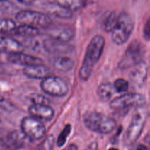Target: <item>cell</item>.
Returning a JSON list of instances; mask_svg holds the SVG:
<instances>
[{"label":"cell","instance_id":"6da1fadb","mask_svg":"<svg viewBox=\"0 0 150 150\" xmlns=\"http://www.w3.org/2000/svg\"><path fill=\"white\" fill-rule=\"evenodd\" d=\"M105 43V38L100 35H95L89 41L79 70V79L81 81H86L90 78L94 67L103 53Z\"/></svg>","mask_w":150,"mask_h":150},{"label":"cell","instance_id":"7a4b0ae2","mask_svg":"<svg viewBox=\"0 0 150 150\" xmlns=\"http://www.w3.org/2000/svg\"><path fill=\"white\" fill-rule=\"evenodd\" d=\"M149 115L148 107L145 104L136 107L130 125L124 136V144L126 146L133 144L140 137Z\"/></svg>","mask_w":150,"mask_h":150},{"label":"cell","instance_id":"3957f363","mask_svg":"<svg viewBox=\"0 0 150 150\" xmlns=\"http://www.w3.org/2000/svg\"><path fill=\"white\" fill-rule=\"evenodd\" d=\"M83 121L86 128L100 134H108L117 127L114 119L97 111L86 113L83 115Z\"/></svg>","mask_w":150,"mask_h":150},{"label":"cell","instance_id":"277c9868","mask_svg":"<svg viewBox=\"0 0 150 150\" xmlns=\"http://www.w3.org/2000/svg\"><path fill=\"white\" fill-rule=\"evenodd\" d=\"M134 29V21L129 13L122 12L117 16V21L111 31V40L118 45L125 43Z\"/></svg>","mask_w":150,"mask_h":150},{"label":"cell","instance_id":"5b68a950","mask_svg":"<svg viewBox=\"0 0 150 150\" xmlns=\"http://www.w3.org/2000/svg\"><path fill=\"white\" fill-rule=\"evenodd\" d=\"M145 47L139 40L132 41L126 49L122 58L118 63V68L122 70H127L134 67L142 62V58L145 54Z\"/></svg>","mask_w":150,"mask_h":150},{"label":"cell","instance_id":"8992f818","mask_svg":"<svg viewBox=\"0 0 150 150\" xmlns=\"http://www.w3.org/2000/svg\"><path fill=\"white\" fill-rule=\"evenodd\" d=\"M21 130L30 142H37L44 139L46 134V129L43 123L31 116L22 119L21 121Z\"/></svg>","mask_w":150,"mask_h":150},{"label":"cell","instance_id":"52a82bcc","mask_svg":"<svg viewBox=\"0 0 150 150\" xmlns=\"http://www.w3.org/2000/svg\"><path fill=\"white\" fill-rule=\"evenodd\" d=\"M16 19L21 24L35 28H48L51 20L48 15L35 10H22L16 15Z\"/></svg>","mask_w":150,"mask_h":150},{"label":"cell","instance_id":"ba28073f","mask_svg":"<svg viewBox=\"0 0 150 150\" xmlns=\"http://www.w3.org/2000/svg\"><path fill=\"white\" fill-rule=\"evenodd\" d=\"M40 87L42 92L53 97H64L69 91L68 84L62 78L52 75L42 79Z\"/></svg>","mask_w":150,"mask_h":150},{"label":"cell","instance_id":"9c48e42d","mask_svg":"<svg viewBox=\"0 0 150 150\" xmlns=\"http://www.w3.org/2000/svg\"><path fill=\"white\" fill-rule=\"evenodd\" d=\"M145 104V98L139 93H124L110 102V108L115 111L123 110L133 106H139Z\"/></svg>","mask_w":150,"mask_h":150},{"label":"cell","instance_id":"30bf717a","mask_svg":"<svg viewBox=\"0 0 150 150\" xmlns=\"http://www.w3.org/2000/svg\"><path fill=\"white\" fill-rule=\"evenodd\" d=\"M47 34L50 38L62 42H67L75 37L73 28L65 25H57L53 27H48Z\"/></svg>","mask_w":150,"mask_h":150},{"label":"cell","instance_id":"8fae6325","mask_svg":"<svg viewBox=\"0 0 150 150\" xmlns=\"http://www.w3.org/2000/svg\"><path fill=\"white\" fill-rule=\"evenodd\" d=\"M7 60L12 64L24 66V67H28V66L43 64V60L42 59L35 57V56L24 54L23 52L9 54L7 56Z\"/></svg>","mask_w":150,"mask_h":150},{"label":"cell","instance_id":"7c38bea8","mask_svg":"<svg viewBox=\"0 0 150 150\" xmlns=\"http://www.w3.org/2000/svg\"><path fill=\"white\" fill-rule=\"evenodd\" d=\"M133 69L130 71L129 77L132 83L138 88L144 86L147 79L148 66L145 62L142 61L133 67Z\"/></svg>","mask_w":150,"mask_h":150},{"label":"cell","instance_id":"4fadbf2b","mask_svg":"<svg viewBox=\"0 0 150 150\" xmlns=\"http://www.w3.org/2000/svg\"><path fill=\"white\" fill-rule=\"evenodd\" d=\"M29 114L31 117L39 120L51 121L54 117V108L45 104H32L29 107Z\"/></svg>","mask_w":150,"mask_h":150},{"label":"cell","instance_id":"5bb4252c","mask_svg":"<svg viewBox=\"0 0 150 150\" xmlns=\"http://www.w3.org/2000/svg\"><path fill=\"white\" fill-rule=\"evenodd\" d=\"M24 47L20 42L7 36H0V53L12 54L23 52Z\"/></svg>","mask_w":150,"mask_h":150},{"label":"cell","instance_id":"9a60e30c","mask_svg":"<svg viewBox=\"0 0 150 150\" xmlns=\"http://www.w3.org/2000/svg\"><path fill=\"white\" fill-rule=\"evenodd\" d=\"M43 47L45 51L53 54H67L70 53L73 50L71 45H68L67 42L56 40L47 39L43 41Z\"/></svg>","mask_w":150,"mask_h":150},{"label":"cell","instance_id":"2e32d148","mask_svg":"<svg viewBox=\"0 0 150 150\" xmlns=\"http://www.w3.org/2000/svg\"><path fill=\"white\" fill-rule=\"evenodd\" d=\"M23 73L28 78L33 79H45L51 76V70L44 64L28 66L23 69Z\"/></svg>","mask_w":150,"mask_h":150},{"label":"cell","instance_id":"e0dca14e","mask_svg":"<svg viewBox=\"0 0 150 150\" xmlns=\"http://www.w3.org/2000/svg\"><path fill=\"white\" fill-rule=\"evenodd\" d=\"M28 139L24 135L18 130H13L10 132L7 136V144L12 149H21L24 147L26 144V141Z\"/></svg>","mask_w":150,"mask_h":150},{"label":"cell","instance_id":"ac0fdd59","mask_svg":"<svg viewBox=\"0 0 150 150\" xmlns=\"http://www.w3.org/2000/svg\"><path fill=\"white\" fill-rule=\"evenodd\" d=\"M75 62L73 59L66 56H61L54 59L53 66L56 70L62 72L70 71L73 68Z\"/></svg>","mask_w":150,"mask_h":150},{"label":"cell","instance_id":"d6986e66","mask_svg":"<svg viewBox=\"0 0 150 150\" xmlns=\"http://www.w3.org/2000/svg\"><path fill=\"white\" fill-rule=\"evenodd\" d=\"M11 34L13 35L23 38H34L39 35L40 31L38 28L28 25L21 24L20 26H16Z\"/></svg>","mask_w":150,"mask_h":150},{"label":"cell","instance_id":"ffe728a7","mask_svg":"<svg viewBox=\"0 0 150 150\" xmlns=\"http://www.w3.org/2000/svg\"><path fill=\"white\" fill-rule=\"evenodd\" d=\"M116 92L114 86L111 83H103L98 86L97 93L101 100L104 102L110 100Z\"/></svg>","mask_w":150,"mask_h":150},{"label":"cell","instance_id":"44dd1931","mask_svg":"<svg viewBox=\"0 0 150 150\" xmlns=\"http://www.w3.org/2000/svg\"><path fill=\"white\" fill-rule=\"evenodd\" d=\"M48 10L54 16L60 18H70L73 16V12L57 3L51 4L48 5Z\"/></svg>","mask_w":150,"mask_h":150},{"label":"cell","instance_id":"7402d4cb","mask_svg":"<svg viewBox=\"0 0 150 150\" xmlns=\"http://www.w3.org/2000/svg\"><path fill=\"white\" fill-rule=\"evenodd\" d=\"M54 144H55V138L53 135L44 137V139L35 148L34 150H53Z\"/></svg>","mask_w":150,"mask_h":150},{"label":"cell","instance_id":"603a6c76","mask_svg":"<svg viewBox=\"0 0 150 150\" xmlns=\"http://www.w3.org/2000/svg\"><path fill=\"white\" fill-rule=\"evenodd\" d=\"M17 26L16 21L9 18L0 19V33H12Z\"/></svg>","mask_w":150,"mask_h":150},{"label":"cell","instance_id":"cb8c5ba5","mask_svg":"<svg viewBox=\"0 0 150 150\" xmlns=\"http://www.w3.org/2000/svg\"><path fill=\"white\" fill-rule=\"evenodd\" d=\"M56 1H57L56 3L61 5L62 7L71 10L72 12L80 8L81 4L80 0H56Z\"/></svg>","mask_w":150,"mask_h":150},{"label":"cell","instance_id":"d4e9b609","mask_svg":"<svg viewBox=\"0 0 150 150\" xmlns=\"http://www.w3.org/2000/svg\"><path fill=\"white\" fill-rule=\"evenodd\" d=\"M71 129L72 127L70 124H67L64 126V127L62 130L60 134L59 135L58 138H57V145L59 147H62V146L65 144L66 142H67V138L68 137L70 132H71Z\"/></svg>","mask_w":150,"mask_h":150},{"label":"cell","instance_id":"484cf974","mask_svg":"<svg viewBox=\"0 0 150 150\" xmlns=\"http://www.w3.org/2000/svg\"><path fill=\"white\" fill-rule=\"evenodd\" d=\"M114 89L118 93H126L128 90L129 88V83L126 79H123V78H119V79H116L114 81Z\"/></svg>","mask_w":150,"mask_h":150},{"label":"cell","instance_id":"4316f807","mask_svg":"<svg viewBox=\"0 0 150 150\" xmlns=\"http://www.w3.org/2000/svg\"><path fill=\"white\" fill-rule=\"evenodd\" d=\"M117 16H118V15L116 13H111V14L108 16V17L107 18V19L105 20V24H104V28H105V32H111V31L112 30L114 25H115L116 21H117Z\"/></svg>","mask_w":150,"mask_h":150},{"label":"cell","instance_id":"83f0119b","mask_svg":"<svg viewBox=\"0 0 150 150\" xmlns=\"http://www.w3.org/2000/svg\"><path fill=\"white\" fill-rule=\"evenodd\" d=\"M30 100L32 101V104H45V105H49V100L47 99L43 95L36 94L33 95L30 98Z\"/></svg>","mask_w":150,"mask_h":150},{"label":"cell","instance_id":"f1b7e54d","mask_svg":"<svg viewBox=\"0 0 150 150\" xmlns=\"http://www.w3.org/2000/svg\"><path fill=\"white\" fill-rule=\"evenodd\" d=\"M144 38L146 40H149V22L148 21L146 22V26H144Z\"/></svg>","mask_w":150,"mask_h":150},{"label":"cell","instance_id":"f546056e","mask_svg":"<svg viewBox=\"0 0 150 150\" xmlns=\"http://www.w3.org/2000/svg\"><path fill=\"white\" fill-rule=\"evenodd\" d=\"M85 150H98V144L97 143V142H92Z\"/></svg>","mask_w":150,"mask_h":150},{"label":"cell","instance_id":"4dcf8cb0","mask_svg":"<svg viewBox=\"0 0 150 150\" xmlns=\"http://www.w3.org/2000/svg\"><path fill=\"white\" fill-rule=\"evenodd\" d=\"M17 1L21 4H25V5H31L32 4H33L35 0H17Z\"/></svg>","mask_w":150,"mask_h":150},{"label":"cell","instance_id":"1f68e13d","mask_svg":"<svg viewBox=\"0 0 150 150\" xmlns=\"http://www.w3.org/2000/svg\"><path fill=\"white\" fill-rule=\"evenodd\" d=\"M65 150H79V148H78V146L75 144H70L67 148H66Z\"/></svg>","mask_w":150,"mask_h":150},{"label":"cell","instance_id":"d6a6232c","mask_svg":"<svg viewBox=\"0 0 150 150\" xmlns=\"http://www.w3.org/2000/svg\"><path fill=\"white\" fill-rule=\"evenodd\" d=\"M136 150H149V148H148L146 145L141 144H139V146L136 147Z\"/></svg>","mask_w":150,"mask_h":150},{"label":"cell","instance_id":"836d02e7","mask_svg":"<svg viewBox=\"0 0 150 150\" xmlns=\"http://www.w3.org/2000/svg\"><path fill=\"white\" fill-rule=\"evenodd\" d=\"M108 150H119L117 148H115V147H111L110 148V149H108Z\"/></svg>","mask_w":150,"mask_h":150},{"label":"cell","instance_id":"e575fe53","mask_svg":"<svg viewBox=\"0 0 150 150\" xmlns=\"http://www.w3.org/2000/svg\"><path fill=\"white\" fill-rule=\"evenodd\" d=\"M6 1V0H0V2H1V1Z\"/></svg>","mask_w":150,"mask_h":150},{"label":"cell","instance_id":"d590c367","mask_svg":"<svg viewBox=\"0 0 150 150\" xmlns=\"http://www.w3.org/2000/svg\"><path fill=\"white\" fill-rule=\"evenodd\" d=\"M7 150H14V149H7Z\"/></svg>","mask_w":150,"mask_h":150},{"label":"cell","instance_id":"8d00e7d4","mask_svg":"<svg viewBox=\"0 0 150 150\" xmlns=\"http://www.w3.org/2000/svg\"><path fill=\"white\" fill-rule=\"evenodd\" d=\"M0 124H1V120H0Z\"/></svg>","mask_w":150,"mask_h":150}]
</instances>
